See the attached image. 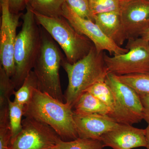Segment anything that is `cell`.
Masks as SVG:
<instances>
[{"label":"cell","mask_w":149,"mask_h":149,"mask_svg":"<svg viewBox=\"0 0 149 149\" xmlns=\"http://www.w3.org/2000/svg\"><path fill=\"white\" fill-rule=\"evenodd\" d=\"M143 108V119L149 123V94L139 95Z\"/></svg>","instance_id":"27"},{"label":"cell","mask_w":149,"mask_h":149,"mask_svg":"<svg viewBox=\"0 0 149 149\" xmlns=\"http://www.w3.org/2000/svg\"><path fill=\"white\" fill-rule=\"evenodd\" d=\"M47 149H56V147H53V148H50Z\"/></svg>","instance_id":"30"},{"label":"cell","mask_w":149,"mask_h":149,"mask_svg":"<svg viewBox=\"0 0 149 149\" xmlns=\"http://www.w3.org/2000/svg\"><path fill=\"white\" fill-rule=\"evenodd\" d=\"M140 37L149 42V28L141 35Z\"/></svg>","instance_id":"28"},{"label":"cell","mask_w":149,"mask_h":149,"mask_svg":"<svg viewBox=\"0 0 149 149\" xmlns=\"http://www.w3.org/2000/svg\"><path fill=\"white\" fill-rule=\"evenodd\" d=\"M120 13L128 40L139 38L149 28V2L123 1Z\"/></svg>","instance_id":"11"},{"label":"cell","mask_w":149,"mask_h":149,"mask_svg":"<svg viewBox=\"0 0 149 149\" xmlns=\"http://www.w3.org/2000/svg\"><path fill=\"white\" fill-rule=\"evenodd\" d=\"M125 48L128 52L110 56L104 53L109 72L117 75L149 72V42L141 37L128 39Z\"/></svg>","instance_id":"7"},{"label":"cell","mask_w":149,"mask_h":149,"mask_svg":"<svg viewBox=\"0 0 149 149\" xmlns=\"http://www.w3.org/2000/svg\"><path fill=\"white\" fill-rule=\"evenodd\" d=\"M65 2L80 17L95 22L89 0H65Z\"/></svg>","instance_id":"25"},{"label":"cell","mask_w":149,"mask_h":149,"mask_svg":"<svg viewBox=\"0 0 149 149\" xmlns=\"http://www.w3.org/2000/svg\"><path fill=\"white\" fill-rule=\"evenodd\" d=\"M36 88H38V82L37 77L32 70L27 75L21 87L15 92L14 101L25 106L30 101L33 91Z\"/></svg>","instance_id":"17"},{"label":"cell","mask_w":149,"mask_h":149,"mask_svg":"<svg viewBox=\"0 0 149 149\" xmlns=\"http://www.w3.org/2000/svg\"><path fill=\"white\" fill-rule=\"evenodd\" d=\"M62 16L66 19L77 32L90 39L98 52L107 51L111 56H117L129 51L116 45L107 37L94 22L80 17L65 2L63 6Z\"/></svg>","instance_id":"10"},{"label":"cell","mask_w":149,"mask_h":149,"mask_svg":"<svg viewBox=\"0 0 149 149\" xmlns=\"http://www.w3.org/2000/svg\"><path fill=\"white\" fill-rule=\"evenodd\" d=\"M84 92L91 93L109 107L111 112L112 111L115 104L114 96L105 81H100L95 83Z\"/></svg>","instance_id":"19"},{"label":"cell","mask_w":149,"mask_h":149,"mask_svg":"<svg viewBox=\"0 0 149 149\" xmlns=\"http://www.w3.org/2000/svg\"><path fill=\"white\" fill-rule=\"evenodd\" d=\"M43 29H41L40 54L32 70L37 77L38 89L63 102L64 97L61 85L59 68L64 56L54 40Z\"/></svg>","instance_id":"4"},{"label":"cell","mask_w":149,"mask_h":149,"mask_svg":"<svg viewBox=\"0 0 149 149\" xmlns=\"http://www.w3.org/2000/svg\"><path fill=\"white\" fill-rule=\"evenodd\" d=\"M90 8L93 15L109 12L120 13L121 0H89Z\"/></svg>","instance_id":"23"},{"label":"cell","mask_w":149,"mask_h":149,"mask_svg":"<svg viewBox=\"0 0 149 149\" xmlns=\"http://www.w3.org/2000/svg\"><path fill=\"white\" fill-rule=\"evenodd\" d=\"M121 1H129V0H121Z\"/></svg>","instance_id":"32"},{"label":"cell","mask_w":149,"mask_h":149,"mask_svg":"<svg viewBox=\"0 0 149 149\" xmlns=\"http://www.w3.org/2000/svg\"><path fill=\"white\" fill-rule=\"evenodd\" d=\"M65 0H28L27 7L34 12L48 17L62 16Z\"/></svg>","instance_id":"16"},{"label":"cell","mask_w":149,"mask_h":149,"mask_svg":"<svg viewBox=\"0 0 149 149\" xmlns=\"http://www.w3.org/2000/svg\"><path fill=\"white\" fill-rule=\"evenodd\" d=\"M144 1H146L148 2H149V0H144Z\"/></svg>","instance_id":"31"},{"label":"cell","mask_w":149,"mask_h":149,"mask_svg":"<svg viewBox=\"0 0 149 149\" xmlns=\"http://www.w3.org/2000/svg\"><path fill=\"white\" fill-rule=\"evenodd\" d=\"M104 147L100 140L80 138L70 141L60 139L56 146V149H103Z\"/></svg>","instance_id":"20"},{"label":"cell","mask_w":149,"mask_h":149,"mask_svg":"<svg viewBox=\"0 0 149 149\" xmlns=\"http://www.w3.org/2000/svg\"><path fill=\"white\" fill-rule=\"evenodd\" d=\"M23 116L50 126L63 141L79 138L72 107L38 88L34 89L30 101L24 106Z\"/></svg>","instance_id":"1"},{"label":"cell","mask_w":149,"mask_h":149,"mask_svg":"<svg viewBox=\"0 0 149 149\" xmlns=\"http://www.w3.org/2000/svg\"><path fill=\"white\" fill-rule=\"evenodd\" d=\"M105 81L114 98V108L109 116L118 123L132 125L141 122L143 119V108L139 94L113 73L109 72Z\"/></svg>","instance_id":"6"},{"label":"cell","mask_w":149,"mask_h":149,"mask_svg":"<svg viewBox=\"0 0 149 149\" xmlns=\"http://www.w3.org/2000/svg\"><path fill=\"white\" fill-rule=\"evenodd\" d=\"M73 108L74 113L81 114L97 113L109 115L111 111L107 106L88 92H84L80 95Z\"/></svg>","instance_id":"15"},{"label":"cell","mask_w":149,"mask_h":149,"mask_svg":"<svg viewBox=\"0 0 149 149\" xmlns=\"http://www.w3.org/2000/svg\"><path fill=\"white\" fill-rule=\"evenodd\" d=\"M61 66L68 79L64 99L65 103L72 108L88 88L97 82L105 81L109 72L104 59V52H98L95 46L87 56L74 63L68 62L64 57Z\"/></svg>","instance_id":"2"},{"label":"cell","mask_w":149,"mask_h":149,"mask_svg":"<svg viewBox=\"0 0 149 149\" xmlns=\"http://www.w3.org/2000/svg\"><path fill=\"white\" fill-rule=\"evenodd\" d=\"M146 139L147 146L146 148L147 149H149V123L148 126L146 128Z\"/></svg>","instance_id":"29"},{"label":"cell","mask_w":149,"mask_h":149,"mask_svg":"<svg viewBox=\"0 0 149 149\" xmlns=\"http://www.w3.org/2000/svg\"><path fill=\"white\" fill-rule=\"evenodd\" d=\"M104 147L113 149H132L146 147V129L133 127L130 124L118 123L100 139Z\"/></svg>","instance_id":"12"},{"label":"cell","mask_w":149,"mask_h":149,"mask_svg":"<svg viewBox=\"0 0 149 149\" xmlns=\"http://www.w3.org/2000/svg\"><path fill=\"white\" fill-rule=\"evenodd\" d=\"M28 0H8L11 12L18 14L26 8Z\"/></svg>","instance_id":"26"},{"label":"cell","mask_w":149,"mask_h":149,"mask_svg":"<svg viewBox=\"0 0 149 149\" xmlns=\"http://www.w3.org/2000/svg\"><path fill=\"white\" fill-rule=\"evenodd\" d=\"M11 137L7 105L0 108V149H10Z\"/></svg>","instance_id":"22"},{"label":"cell","mask_w":149,"mask_h":149,"mask_svg":"<svg viewBox=\"0 0 149 149\" xmlns=\"http://www.w3.org/2000/svg\"><path fill=\"white\" fill-rule=\"evenodd\" d=\"M26 9V12L22 15V27L17 35L14 46L15 72L11 80L16 91L33 69L42 45L41 29L34 12L27 7Z\"/></svg>","instance_id":"3"},{"label":"cell","mask_w":149,"mask_h":149,"mask_svg":"<svg viewBox=\"0 0 149 149\" xmlns=\"http://www.w3.org/2000/svg\"><path fill=\"white\" fill-rule=\"evenodd\" d=\"M34 13L37 23L60 46L68 62L73 63L80 60L94 46L90 39L77 32L63 17H52Z\"/></svg>","instance_id":"5"},{"label":"cell","mask_w":149,"mask_h":149,"mask_svg":"<svg viewBox=\"0 0 149 149\" xmlns=\"http://www.w3.org/2000/svg\"><path fill=\"white\" fill-rule=\"evenodd\" d=\"M22 125L20 132L11 139L10 149H47L61 139L50 126L32 118L25 117Z\"/></svg>","instance_id":"8"},{"label":"cell","mask_w":149,"mask_h":149,"mask_svg":"<svg viewBox=\"0 0 149 149\" xmlns=\"http://www.w3.org/2000/svg\"><path fill=\"white\" fill-rule=\"evenodd\" d=\"M1 22L0 28L1 66L10 77L15 72L14 51L17 37L16 31L22 14L11 12L8 0H0Z\"/></svg>","instance_id":"9"},{"label":"cell","mask_w":149,"mask_h":149,"mask_svg":"<svg viewBox=\"0 0 149 149\" xmlns=\"http://www.w3.org/2000/svg\"><path fill=\"white\" fill-rule=\"evenodd\" d=\"M117 76L121 82L133 88L139 95L149 94V72Z\"/></svg>","instance_id":"18"},{"label":"cell","mask_w":149,"mask_h":149,"mask_svg":"<svg viewBox=\"0 0 149 149\" xmlns=\"http://www.w3.org/2000/svg\"><path fill=\"white\" fill-rule=\"evenodd\" d=\"M74 119L79 138L84 139L100 140L102 136L118 123L109 116L97 113L74 112Z\"/></svg>","instance_id":"13"},{"label":"cell","mask_w":149,"mask_h":149,"mask_svg":"<svg viewBox=\"0 0 149 149\" xmlns=\"http://www.w3.org/2000/svg\"><path fill=\"white\" fill-rule=\"evenodd\" d=\"M94 21L109 39L121 47L128 37L120 13H100L94 16Z\"/></svg>","instance_id":"14"},{"label":"cell","mask_w":149,"mask_h":149,"mask_svg":"<svg viewBox=\"0 0 149 149\" xmlns=\"http://www.w3.org/2000/svg\"><path fill=\"white\" fill-rule=\"evenodd\" d=\"M15 91L11 78L2 67L0 66V108L8 105V100Z\"/></svg>","instance_id":"24"},{"label":"cell","mask_w":149,"mask_h":149,"mask_svg":"<svg viewBox=\"0 0 149 149\" xmlns=\"http://www.w3.org/2000/svg\"><path fill=\"white\" fill-rule=\"evenodd\" d=\"M9 116L11 133V139L21 130L22 117L24 116V107L9 100L8 102Z\"/></svg>","instance_id":"21"}]
</instances>
